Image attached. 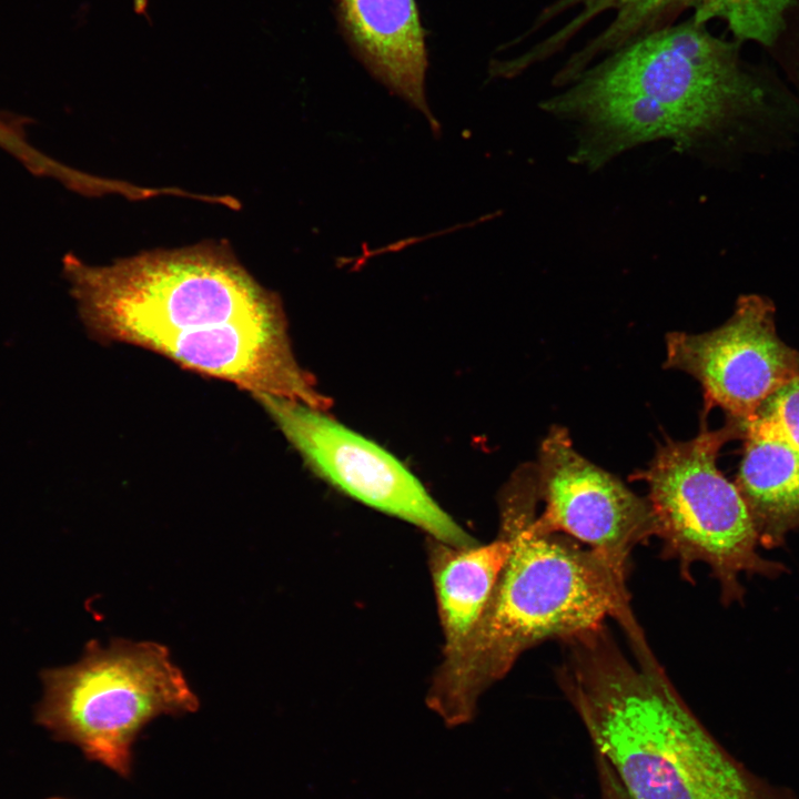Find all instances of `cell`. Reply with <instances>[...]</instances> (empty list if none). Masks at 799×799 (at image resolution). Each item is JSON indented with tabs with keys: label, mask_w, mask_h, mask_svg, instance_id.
I'll use <instances>...</instances> for the list:
<instances>
[{
	"label": "cell",
	"mask_w": 799,
	"mask_h": 799,
	"mask_svg": "<svg viewBox=\"0 0 799 799\" xmlns=\"http://www.w3.org/2000/svg\"><path fill=\"white\" fill-rule=\"evenodd\" d=\"M62 264L95 338L152 351L253 397L327 406L293 355L281 300L223 243L146 251L108 265L69 253Z\"/></svg>",
	"instance_id": "cell-1"
},
{
	"label": "cell",
	"mask_w": 799,
	"mask_h": 799,
	"mask_svg": "<svg viewBox=\"0 0 799 799\" xmlns=\"http://www.w3.org/2000/svg\"><path fill=\"white\" fill-rule=\"evenodd\" d=\"M707 26L690 17L640 36L544 102L583 124L577 160L598 166L644 142L687 148L726 132L759 145L799 124V97L780 71Z\"/></svg>",
	"instance_id": "cell-2"
},
{
	"label": "cell",
	"mask_w": 799,
	"mask_h": 799,
	"mask_svg": "<svg viewBox=\"0 0 799 799\" xmlns=\"http://www.w3.org/2000/svg\"><path fill=\"white\" fill-rule=\"evenodd\" d=\"M562 643L559 685L630 799H798L725 749L645 637L630 641L636 665L604 624Z\"/></svg>",
	"instance_id": "cell-3"
},
{
	"label": "cell",
	"mask_w": 799,
	"mask_h": 799,
	"mask_svg": "<svg viewBox=\"0 0 799 799\" xmlns=\"http://www.w3.org/2000/svg\"><path fill=\"white\" fill-rule=\"evenodd\" d=\"M538 503L535 464H525L500 498L507 560L466 648L453 666L438 669L426 699L448 726L469 721L479 695L528 648L596 628L608 617L626 635L640 629L626 581L601 557L570 537L535 530Z\"/></svg>",
	"instance_id": "cell-4"
},
{
	"label": "cell",
	"mask_w": 799,
	"mask_h": 799,
	"mask_svg": "<svg viewBox=\"0 0 799 799\" xmlns=\"http://www.w3.org/2000/svg\"><path fill=\"white\" fill-rule=\"evenodd\" d=\"M42 681L38 721L121 777L132 772L134 742L150 721L199 707L169 649L153 641L92 640L78 663L47 669Z\"/></svg>",
	"instance_id": "cell-5"
},
{
	"label": "cell",
	"mask_w": 799,
	"mask_h": 799,
	"mask_svg": "<svg viewBox=\"0 0 799 799\" xmlns=\"http://www.w3.org/2000/svg\"><path fill=\"white\" fill-rule=\"evenodd\" d=\"M700 426L688 441L658 445L637 478L648 487L664 556L678 560L685 578H690L692 564L705 563L719 584L722 604L742 603V574L776 578L788 567L760 555L749 510L717 466L722 446L742 438V426L729 418L720 428L709 429L705 421Z\"/></svg>",
	"instance_id": "cell-6"
},
{
	"label": "cell",
	"mask_w": 799,
	"mask_h": 799,
	"mask_svg": "<svg viewBox=\"0 0 799 799\" xmlns=\"http://www.w3.org/2000/svg\"><path fill=\"white\" fill-rule=\"evenodd\" d=\"M323 479L351 497L402 518L433 539L455 547L475 545L394 456L305 404L254 397Z\"/></svg>",
	"instance_id": "cell-7"
},
{
	"label": "cell",
	"mask_w": 799,
	"mask_h": 799,
	"mask_svg": "<svg viewBox=\"0 0 799 799\" xmlns=\"http://www.w3.org/2000/svg\"><path fill=\"white\" fill-rule=\"evenodd\" d=\"M766 296H739L732 315L704 333L670 332L665 366L701 385L705 412L721 408L744 425L781 387L799 376V351L786 344Z\"/></svg>",
	"instance_id": "cell-8"
},
{
	"label": "cell",
	"mask_w": 799,
	"mask_h": 799,
	"mask_svg": "<svg viewBox=\"0 0 799 799\" xmlns=\"http://www.w3.org/2000/svg\"><path fill=\"white\" fill-rule=\"evenodd\" d=\"M535 466L544 502L535 530L586 544L626 581L633 549L657 534L647 498L580 455L563 426L550 427Z\"/></svg>",
	"instance_id": "cell-9"
},
{
	"label": "cell",
	"mask_w": 799,
	"mask_h": 799,
	"mask_svg": "<svg viewBox=\"0 0 799 799\" xmlns=\"http://www.w3.org/2000/svg\"><path fill=\"white\" fill-rule=\"evenodd\" d=\"M337 17L355 55L393 93L441 127L425 95L427 52L415 0H337Z\"/></svg>",
	"instance_id": "cell-10"
},
{
	"label": "cell",
	"mask_w": 799,
	"mask_h": 799,
	"mask_svg": "<svg viewBox=\"0 0 799 799\" xmlns=\"http://www.w3.org/2000/svg\"><path fill=\"white\" fill-rule=\"evenodd\" d=\"M509 552L510 543L500 533L492 543L479 546L455 547L436 539L429 543V564L444 633L439 669L453 666L466 648Z\"/></svg>",
	"instance_id": "cell-11"
},
{
	"label": "cell",
	"mask_w": 799,
	"mask_h": 799,
	"mask_svg": "<svg viewBox=\"0 0 799 799\" xmlns=\"http://www.w3.org/2000/svg\"><path fill=\"white\" fill-rule=\"evenodd\" d=\"M744 454L735 479L759 545L776 548L799 527V453L756 422L742 425Z\"/></svg>",
	"instance_id": "cell-12"
},
{
	"label": "cell",
	"mask_w": 799,
	"mask_h": 799,
	"mask_svg": "<svg viewBox=\"0 0 799 799\" xmlns=\"http://www.w3.org/2000/svg\"><path fill=\"white\" fill-rule=\"evenodd\" d=\"M750 422L778 435L799 453V376L776 392Z\"/></svg>",
	"instance_id": "cell-13"
},
{
	"label": "cell",
	"mask_w": 799,
	"mask_h": 799,
	"mask_svg": "<svg viewBox=\"0 0 799 799\" xmlns=\"http://www.w3.org/2000/svg\"><path fill=\"white\" fill-rule=\"evenodd\" d=\"M599 797L598 799H630L607 761L595 752Z\"/></svg>",
	"instance_id": "cell-14"
},
{
	"label": "cell",
	"mask_w": 799,
	"mask_h": 799,
	"mask_svg": "<svg viewBox=\"0 0 799 799\" xmlns=\"http://www.w3.org/2000/svg\"><path fill=\"white\" fill-rule=\"evenodd\" d=\"M54 799H58V798H54Z\"/></svg>",
	"instance_id": "cell-15"
}]
</instances>
